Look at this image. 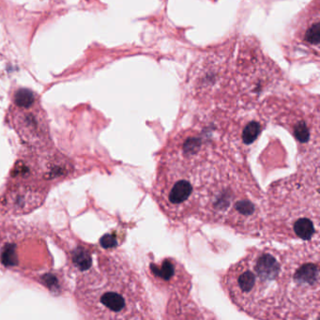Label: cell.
<instances>
[{
  "label": "cell",
  "instance_id": "obj_2",
  "mask_svg": "<svg viewBox=\"0 0 320 320\" xmlns=\"http://www.w3.org/2000/svg\"><path fill=\"white\" fill-rule=\"evenodd\" d=\"M81 311L93 320H142L151 318V305L141 282L119 256H102L95 268L77 283Z\"/></svg>",
  "mask_w": 320,
  "mask_h": 320
},
{
  "label": "cell",
  "instance_id": "obj_3",
  "mask_svg": "<svg viewBox=\"0 0 320 320\" xmlns=\"http://www.w3.org/2000/svg\"><path fill=\"white\" fill-rule=\"evenodd\" d=\"M294 39L298 46H303L319 58L320 22L319 1L313 2L304 14L297 20Z\"/></svg>",
  "mask_w": 320,
  "mask_h": 320
},
{
  "label": "cell",
  "instance_id": "obj_1",
  "mask_svg": "<svg viewBox=\"0 0 320 320\" xmlns=\"http://www.w3.org/2000/svg\"><path fill=\"white\" fill-rule=\"evenodd\" d=\"M319 246L254 248L224 273L223 285L240 311L255 319H318Z\"/></svg>",
  "mask_w": 320,
  "mask_h": 320
},
{
  "label": "cell",
  "instance_id": "obj_4",
  "mask_svg": "<svg viewBox=\"0 0 320 320\" xmlns=\"http://www.w3.org/2000/svg\"><path fill=\"white\" fill-rule=\"evenodd\" d=\"M261 132L260 123L257 121H250L243 129L242 141L246 145H251L259 136Z\"/></svg>",
  "mask_w": 320,
  "mask_h": 320
}]
</instances>
